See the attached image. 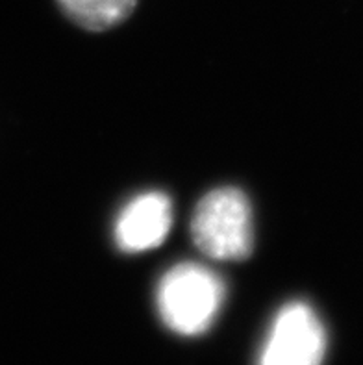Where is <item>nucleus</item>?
<instances>
[{"instance_id":"f257e3e1","label":"nucleus","mask_w":363,"mask_h":365,"mask_svg":"<svg viewBox=\"0 0 363 365\" xmlns=\"http://www.w3.org/2000/svg\"><path fill=\"white\" fill-rule=\"evenodd\" d=\"M225 299L221 278L198 264H180L161 278L158 312L173 332L198 336L212 327Z\"/></svg>"},{"instance_id":"f03ea898","label":"nucleus","mask_w":363,"mask_h":365,"mask_svg":"<svg viewBox=\"0 0 363 365\" xmlns=\"http://www.w3.org/2000/svg\"><path fill=\"white\" fill-rule=\"evenodd\" d=\"M191 236L200 252L221 262H241L252 252V212L243 191L213 190L198 202Z\"/></svg>"},{"instance_id":"7ed1b4c3","label":"nucleus","mask_w":363,"mask_h":365,"mask_svg":"<svg viewBox=\"0 0 363 365\" xmlns=\"http://www.w3.org/2000/svg\"><path fill=\"white\" fill-rule=\"evenodd\" d=\"M327 332L306 302H291L276 315L257 365H322Z\"/></svg>"},{"instance_id":"20e7f679","label":"nucleus","mask_w":363,"mask_h":365,"mask_svg":"<svg viewBox=\"0 0 363 365\" xmlns=\"http://www.w3.org/2000/svg\"><path fill=\"white\" fill-rule=\"evenodd\" d=\"M173 225V204L163 193L130 200L116 222V243L124 252H145L163 243Z\"/></svg>"},{"instance_id":"39448f33","label":"nucleus","mask_w":363,"mask_h":365,"mask_svg":"<svg viewBox=\"0 0 363 365\" xmlns=\"http://www.w3.org/2000/svg\"><path fill=\"white\" fill-rule=\"evenodd\" d=\"M67 17L89 32H104L124 23L138 0H58Z\"/></svg>"}]
</instances>
